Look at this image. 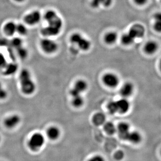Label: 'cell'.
I'll return each instance as SVG.
<instances>
[{
  "instance_id": "cell-1",
  "label": "cell",
  "mask_w": 161,
  "mask_h": 161,
  "mask_svg": "<svg viewBox=\"0 0 161 161\" xmlns=\"http://www.w3.org/2000/svg\"><path fill=\"white\" fill-rule=\"evenodd\" d=\"M19 81L21 92L24 95L29 96L36 92V85L29 69H23L20 71Z\"/></svg>"
},
{
  "instance_id": "cell-2",
  "label": "cell",
  "mask_w": 161,
  "mask_h": 161,
  "mask_svg": "<svg viewBox=\"0 0 161 161\" xmlns=\"http://www.w3.org/2000/svg\"><path fill=\"white\" fill-rule=\"evenodd\" d=\"M63 23L61 18L58 16L54 19L47 22V25L41 30L43 36L47 37L55 36L60 33L63 27Z\"/></svg>"
},
{
  "instance_id": "cell-3",
  "label": "cell",
  "mask_w": 161,
  "mask_h": 161,
  "mask_svg": "<svg viewBox=\"0 0 161 161\" xmlns=\"http://www.w3.org/2000/svg\"><path fill=\"white\" fill-rule=\"evenodd\" d=\"M70 41L72 44L78 47V48L83 51L89 50L92 46V43L79 33L73 34L70 37Z\"/></svg>"
},
{
  "instance_id": "cell-4",
  "label": "cell",
  "mask_w": 161,
  "mask_h": 161,
  "mask_svg": "<svg viewBox=\"0 0 161 161\" xmlns=\"http://www.w3.org/2000/svg\"><path fill=\"white\" fill-rule=\"evenodd\" d=\"M45 142L44 136L39 132L33 133L28 140L27 145L30 149L32 151H37L44 145Z\"/></svg>"
},
{
  "instance_id": "cell-5",
  "label": "cell",
  "mask_w": 161,
  "mask_h": 161,
  "mask_svg": "<svg viewBox=\"0 0 161 161\" xmlns=\"http://www.w3.org/2000/svg\"><path fill=\"white\" fill-rule=\"evenodd\" d=\"M40 45L42 50L48 54L54 53L58 48L57 42L48 38H45L41 40Z\"/></svg>"
},
{
  "instance_id": "cell-6",
  "label": "cell",
  "mask_w": 161,
  "mask_h": 161,
  "mask_svg": "<svg viewBox=\"0 0 161 161\" xmlns=\"http://www.w3.org/2000/svg\"><path fill=\"white\" fill-rule=\"evenodd\" d=\"M146 32L143 25L140 23H136L131 26L128 32L136 40L143 37Z\"/></svg>"
},
{
  "instance_id": "cell-7",
  "label": "cell",
  "mask_w": 161,
  "mask_h": 161,
  "mask_svg": "<svg viewBox=\"0 0 161 161\" xmlns=\"http://www.w3.org/2000/svg\"><path fill=\"white\" fill-rule=\"evenodd\" d=\"M21 121V118L19 115L12 114L4 119V125L7 129H12L18 126Z\"/></svg>"
},
{
  "instance_id": "cell-8",
  "label": "cell",
  "mask_w": 161,
  "mask_h": 161,
  "mask_svg": "<svg viewBox=\"0 0 161 161\" xmlns=\"http://www.w3.org/2000/svg\"><path fill=\"white\" fill-rule=\"evenodd\" d=\"M41 13L38 10H35L25 16L24 21L26 24L30 26H34L40 22L41 19Z\"/></svg>"
},
{
  "instance_id": "cell-9",
  "label": "cell",
  "mask_w": 161,
  "mask_h": 161,
  "mask_svg": "<svg viewBox=\"0 0 161 161\" xmlns=\"http://www.w3.org/2000/svg\"><path fill=\"white\" fill-rule=\"evenodd\" d=\"M103 80L104 83L110 87H115L119 83L118 77L112 73H108L104 75Z\"/></svg>"
},
{
  "instance_id": "cell-10",
  "label": "cell",
  "mask_w": 161,
  "mask_h": 161,
  "mask_svg": "<svg viewBox=\"0 0 161 161\" xmlns=\"http://www.w3.org/2000/svg\"><path fill=\"white\" fill-rule=\"evenodd\" d=\"M46 135L51 140H57L60 137V130L56 126H51L48 127L47 130Z\"/></svg>"
},
{
  "instance_id": "cell-11",
  "label": "cell",
  "mask_w": 161,
  "mask_h": 161,
  "mask_svg": "<svg viewBox=\"0 0 161 161\" xmlns=\"http://www.w3.org/2000/svg\"><path fill=\"white\" fill-rule=\"evenodd\" d=\"M117 130L120 138L126 140L127 135L130 132V127L129 124L125 122L121 123L119 125Z\"/></svg>"
},
{
  "instance_id": "cell-12",
  "label": "cell",
  "mask_w": 161,
  "mask_h": 161,
  "mask_svg": "<svg viewBox=\"0 0 161 161\" xmlns=\"http://www.w3.org/2000/svg\"><path fill=\"white\" fill-rule=\"evenodd\" d=\"M117 103L118 112L124 114L126 113L130 108V103L125 98H122L116 101Z\"/></svg>"
},
{
  "instance_id": "cell-13",
  "label": "cell",
  "mask_w": 161,
  "mask_h": 161,
  "mask_svg": "<svg viewBox=\"0 0 161 161\" xmlns=\"http://www.w3.org/2000/svg\"><path fill=\"white\" fill-rule=\"evenodd\" d=\"M158 45L155 41L150 40L145 44L144 47V51L147 54H153L157 51Z\"/></svg>"
},
{
  "instance_id": "cell-14",
  "label": "cell",
  "mask_w": 161,
  "mask_h": 161,
  "mask_svg": "<svg viewBox=\"0 0 161 161\" xmlns=\"http://www.w3.org/2000/svg\"><path fill=\"white\" fill-rule=\"evenodd\" d=\"M134 90V86L130 82H126L122 86L120 91L121 95L123 97H128L132 95Z\"/></svg>"
},
{
  "instance_id": "cell-15",
  "label": "cell",
  "mask_w": 161,
  "mask_h": 161,
  "mask_svg": "<svg viewBox=\"0 0 161 161\" xmlns=\"http://www.w3.org/2000/svg\"><path fill=\"white\" fill-rule=\"evenodd\" d=\"M113 1V0H92L91 5L95 9H98L101 6L108 8L112 6Z\"/></svg>"
},
{
  "instance_id": "cell-16",
  "label": "cell",
  "mask_w": 161,
  "mask_h": 161,
  "mask_svg": "<svg viewBox=\"0 0 161 161\" xmlns=\"http://www.w3.org/2000/svg\"><path fill=\"white\" fill-rule=\"evenodd\" d=\"M118 36L117 33L114 31H110L107 33L104 36L105 43L108 45H112L116 43L118 40Z\"/></svg>"
},
{
  "instance_id": "cell-17",
  "label": "cell",
  "mask_w": 161,
  "mask_h": 161,
  "mask_svg": "<svg viewBox=\"0 0 161 161\" xmlns=\"http://www.w3.org/2000/svg\"><path fill=\"white\" fill-rule=\"evenodd\" d=\"M142 136L136 131L130 132L127 135L126 140L130 141L134 144H138L142 141Z\"/></svg>"
},
{
  "instance_id": "cell-18",
  "label": "cell",
  "mask_w": 161,
  "mask_h": 161,
  "mask_svg": "<svg viewBox=\"0 0 161 161\" xmlns=\"http://www.w3.org/2000/svg\"><path fill=\"white\" fill-rule=\"evenodd\" d=\"M17 24L13 22H9L5 24L4 31L7 36H12L16 32Z\"/></svg>"
},
{
  "instance_id": "cell-19",
  "label": "cell",
  "mask_w": 161,
  "mask_h": 161,
  "mask_svg": "<svg viewBox=\"0 0 161 161\" xmlns=\"http://www.w3.org/2000/svg\"><path fill=\"white\" fill-rule=\"evenodd\" d=\"M106 117L102 113H96L93 117V122L95 125L100 126L105 123Z\"/></svg>"
},
{
  "instance_id": "cell-20",
  "label": "cell",
  "mask_w": 161,
  "mask_h": 161,
  "mask_svg": "<svg viewBox=\"0 0 161 161\" xmlns=\"http://www.w3.org/2000/svg\"><path fill=\"white\" fill-rule=\"evenodd\" d=\"M120 40L121 43L123 45L129 46L134 43L135 39L129 32H128L123 35L121 36Z\"/></svg>"
},
{
  "instance_id": "cell-21",
  "label": "cell",
  "mask_w": 161,
  "mask_h": 161,
  "mask_svg": "<svg viewBox=\"0 0 161 161\" xmlns=\"http://www.w3.org/2000/svg\"><path fill=\"white\" fill-rule=\"evenodd\" d=\"M87 83L85 80H79L75 83V86L73 88L75 89L78 93L81 94V92H84L87 89Z\"/></svg>"
},
{
  "instance_id": "cell-22",
  "label": "cell",
  "mask_w": 161,
  "mask_h": 161,
  "mask_svg": "<svg viewBox=\"0 0 161 161\" xmlns=\"http://www.w3.org/2000/svg\"><path fill=\"white\" fill-rule=\"evenodd\" d=\"M154 29L158 32L161 30V15L160 13L156 14L154 16Z\"/></svg>"
},
{
  "instance_id": "cell-23",
  "label": "cell",
  "mask_w": 161,
  "mask_h": 161,
  "mask_svg": "<svg viewBox=\"0 0 161 161\" xmlns=\"http://www.w3.org/2000/svg\"><path fill=\"white\" fill-rule=\"evenodd\" d=\"M104 129L105 132L108 134H110V135H112V134H114L116 131L115 125L112 123L110 122L104 123Z\"/></svg>"
},
{
  "instance_id": "cell-24",
  "label": "cell",
  "mask_w": 161,
  "mask_h": 161,
  "mask_svg": "<svg viewBox=\"0 0 161 161\" xmlns=\"http://www.w3.org/2000/svg\"><path fill=\"white\" fill-rule=\"evenodd\" d=\"M72 99V104L76 108L81 107L84 103V99L81 95H78L74 96Z\"/></svg>"
},
{
  "instance_id": "cell-25",
  "label": "cell",
  "mask_w": 161,
  "mask_h": 161,
  "mask_svg": "<svg viewBox=\"0 0 161 161\" xmlns=\"http://www.w3.org/2000/svg\"><path fill=\"white\" fill-rule=\"evenodd\" d=\"M58 16V14L55 10H49L45 13L44 15V19L46 20L47 22H49L51 20L54 19Z\"/></svg>"
},
{
  "instance_id": "cell-26",
  "label": "cell",
  "mask_w": 161,
  "mask_h": 161,
  "mask_svg": "<svg viewBox=\"0 0 161 161\" xmlns=\"http://www.w3.org/2000/svg\"><path fill=\"white\" fill-rule=\"evenodd\" d=\"M16 32H18L19 34L22 36H25L27 34L28 30L25 25L20 23L17 25Z\"/></svg>"
},
{
  "instance_id": "cell-27",
  "label": "cell",
  "mask_w": 161,
  "mask_h": 161,
  "mask_svg": "<svg viewBox=\"0 0 161 161\" xmlns=\"http://www.w3.org/2000/svg\"><path fill=\"white\" fill-rule=\"evenodd\" d=\"M108 109L111 114H115L116 112H118L116 101H112L110 102L108 104Z\"/></svg>"
},
{
  "instance_id": "cell-28",
  "label": "cell",
  "mask_w": 161,
  "mask_h": 161,
  "mask_svg": "<svg viewBox=\"0 0 161 161\" xmlns=\"http://www.w3.org/2000/svg\"><path fill=\"white\" fill-rule=\"evenodd\" d=\"M6 67V75H9L10 74H13L16 71L17 69V66L16 64H7V65L5 67Z\"/></svg>"
},
{
  "instance_id": "cell-29",
  "label": "cell",
  "mask_w": 161,
  "mask_h": 161,
  "mask_svg": "<svg viewBox=\"0 0 161 161\" xmlns=\"http://www.w3.org/2000/svg\"><path fill=\"white\" fill-rule=\"evenodd\" d=\"M8 93L3 84L0 81V100H4L8 97Z\"/></svg>"
},
{
  "instance_id": "cell-30",
  "label": "cell",
  "mask_w": 161,
  "mask_h": 161,
  "mask_svg": "<svg viewBox=\"0 0 161 161\" xmlns=\"http://www.w3.org/2000/svg\"><path fill=\"white\" fill-rule=\"evenodd\" d=\"M11 44L14 47L18 48L22 46L23 41H22V39L19 38H14L12 40Z\"/></svg>"
},
{
  "instance_id": "cell-31",
  "label": "cell",
  "mask_w": 161,
  "mask_h": 161,
  "mask_svg": "<svg viewBox=\"0 0 161 161\" xmlns=\"http://www.w3.org/2000/svg\"><path fill=\"white\" fill-rule=\"evenodd\" d=\"M18 50V55L21 58H26L27 55V50L23 46L20 47L19 48H17Z\"/></svg>"
},
{
  "instance_id": "cell-32",
  "label": "cell",
  "mask_w": 161,
  "mask_h": 161,
  "mask_svg": "<svg viewBox=\"0 0 161 161\" xmlns=\"http://www.w3.org/2000/svg\"><path fill=\"white\" fill-rule=\"evenodd\" d=\"M125 153L122 150H118L114 154V158L115 160L121 161L124 158Z\"/></svg>"
},
{
  "instance_id": "cell-33",
  "label": "cell",
  "mask_w": 161,
  "mask_h": 161,
  "mask_svg": "<svg viewBox=\"0 0 161 161\" xmlns=\"http://www.w3.org/2000/svg\"><path fill=\"white\" fill-rule=\"evenodd\" d=\"M7 64L6 58L3 54L0 53V68L5 67Z\"/></svg>"
},
{
  "instance_id": "cell-34",
  "label": "cell",
  "mask_w": 161,
  "mask_h": 161,
  "mask_svg": "<svg viewBox=\"0 0 161 161\" xmlns=\"http://www.w3.org/2000/svg\"><path fill=\"white\" fill-rule=\"evenodd\" d=\"M133 1L137 6H142L147 4L148 0H133Z\"/></svg>"
},
{
  "instance_id": "cell-35",
  "label": "cell",
  "mask_w": 161,
  "mask_h": 161,
  "mask_svg": "<svg viewBox=\"0 0 161 161\" xmlns=\"http://www.w3.org/2000/svg\"><path fill=\"white\" fill-rule=\"evenodd\" d=\"M88 161H105V159L100 155H95L92 157Z\"/></svg>"
},
{
  "instance_id": "cell-36",
  "label": "cell",
  "mask_w": 161,
  "mask_h": 161,
  "mask_svg": "<svg viewBox=\"0 0 161 161\" xmlns=\"http://www.w3.org/2000/svg\"><path fill=\"white\" fill-rule=\"evenodd\" d=\"M15 2H18V3H22L23 2L24 0H14Z\"/></svg>"
},
{
  "instance_id": "cell-37",
  "label": "cell",
  "mask_w": 161,
  "mask_h": 161,
  "mask_svg": "<svg viewBox=\"0 0 161 161\" xmlns=\"http://www.w3.org/2000/svg\"><path fill=\"white\" fill-rule=\"evenodd\" d=\"M1 135H0V142H1Z\"/></svg>"
}]
</instances>
